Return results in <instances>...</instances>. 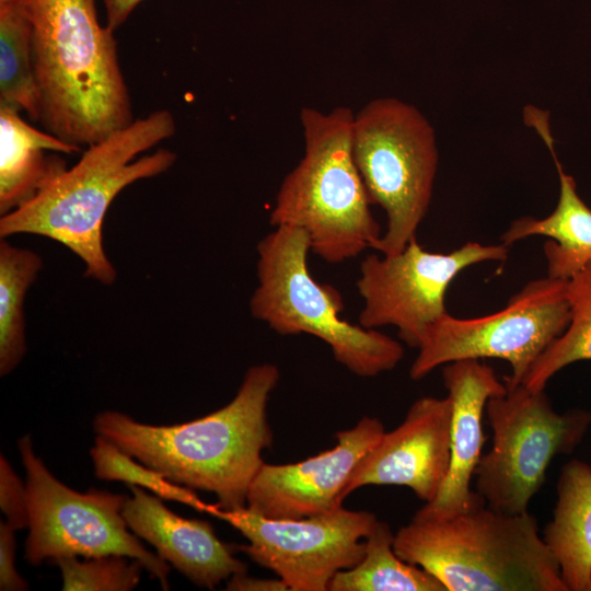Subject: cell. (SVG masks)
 <instances>
[{"mask_svg":"<svg viewBox=\"0 0 591 591\" xmlns=\"http://www.w3.org/2000/svg\"><path fill=\"white\" fill-rule=\"evenodd\" d=\"M279 378L277 366L255 364L233 399L204 417L155 426L104 410L93 429L173 483L213 494L219 508H245L250 485L265 463L262 453L273 443L267 406Z\"/></svg>","mask_w":591,"mask_h":591,"instance_id":"obj_1","label":"cell"},{"mask_svg":"<svg viewBox=\"0 0 591 591\" xmlns=\"http://www.w3.org/2000/svg\"><path fill=\"white\" fill-rule=\"evenodd\" d=\"M44 130L80 148L128 126L132 116L114 32L95 0H21Z\"/></svg>","mask_w":591,"mask_h":591,"instance_id":"obj_2","label":"cell"},{"mask_svg":"<svg viewBox=\"0 0 591 591\" xmlns=\"http://www.w3.org/2000/svg\"><path fill=\"white\" fill-rule=\"evenodd\" d=\"M175 130L172 113L158 109L86 147L72 167L33 199L1 216L0 237L33 234L51 239L84 263L86 277L112 285L116 270L103 246L106 212L125 187L160 175L175 163L176 153L165 148L137 158Z\"/></svg>","mask_w":591,"mask_h":591,"instance_id":"obj_3","label":"cell"},{"mask_svg":"<svg viewBox=\"0 0 591 591\" xmlns=\"http://www.w3.org/2000/svg\"><path fill=\"white\" fill-rule=\"evenodd\" d=\"M394 551L447 591H568L529 511L510 514L483 502L445 519H412Z\"/></svg>","mask_w":591,"mask_h":591,"instance_id":"obj_4","label":"cell"},{"mask_svg":"<svg viewBox=\"0 0 591 591\" xmlns=\"http://www.w3.org/2000/svg\"><path fill=\"white\" fill-rule=\"evenodd\" d=\"M355 113L303 107L304 154L285 177L270 211V224L302 230L310 250L329 264L375 248L381 227L352 154Z\"/></svg>","mask_w":591,"mask_h":591,"instance_id":"obj_5","label":"cell"},{"mask_svg":"<svg viewBox=\"0 0 591 591\" xmlns=\"http://www.w3.org/2000/svg\"><path fill=\"white\" fill-rule=\"evenodd\" d=\"M310 252L305 233L291 227H276L258 242L251 314L280 335L309 334L323 340L335 360L358 376L393 370L404 357L402 344L344 320L343 297L311 275Z\"/></svg>","mask_w":591,"mask_h":591,"instance_id":"obj_6","label":"cell"},{"mask_svg":"<svg viewBox=\"0 0 591 591\" xmlns=\"http://www.w3.org/2000/svg\"><path fill=\"white\" fill-rule=\"evenodd\" d=\"M352 154L371 202L386 213L374 250L397 254L429 210L439 164L434 129L414 105L375 99L354 116Z\"/></svg>","mask_w":591,"mask_h":591,"instance_id":"obj_7","label":"cell"},{"mask_svg":"<svg viewBox=\"0 0 591 591\" xmlns=\"http://www.w3.org/2000/svg\"><path fill=\"white\" fill-rule=\"evenodd\" d=\"M506 384L485 407L493 447L475 471V491L495 510L519 514L545 482L557 455L570 454L584 438L591 413L575 408L557 413L544 390Z\"/></svg>","mask_w":591,"mask_h":591,"instance_id":"obj_8","label":"cell"},{"mask_svg":"<svg viewBox=\"0 0 591 591\" xmlns=\"http://www.w3.org/2000/svg\"><path fill=\"white\" fill-rule=\"evenodd\" d=\"M18 447L26 472L30 531L24 557L30 564L121 555L139 560L163 590L169 589V564L144 547L124 519L126 496L95 488L77 491L51 474L28 434Z\"/></svg>","mask_w":591,"mask_h":591,"instance_id":"obj_9","label":"cell"},{"mask_svg":"<svg viewBox=\"0 0 591 591\" xmlns=\"http://www.w3.org/2000/svg\"><path fill=\"white\" fill-rule=\"evenodd\" d=\"M567 280L551 277L528 282L493 314L459 318L445 313L426 332L409 369L420 380L436 368L463 359H502L510 363L507 384H520L532 364L567 328Z\"/></svg>","mask_w":591,"mask_h":591,"instance_id":"obj_10","label":"cell"},{"mask_svg":"<svg viewBox=\"0 0 591 591\" xmlns=\"http://www.w3.org/2000/svg\"><path fill=\"white\" fill-rule=\"evenodd\" d=\"M207 513L236 529L248 544L237 546L257 565L286 582L291 591H326L340 570L364 555L366 537L379 521L369 511L341 506L297 520H273L246 508L224 510L210 505Z\"/></svg>","mask_w":591,"mask_h":591,"instance_id":"obj_11","label":"cell"},{"mask_svg":"<svg viewBox=\"0 0 591 591\" xmlns=\"http://www.w3.org/2000/svg\"><path fill=\"white\" fill-rule=\"evenodd\" d=\"M509 246L467 242L450 253L426 251L413 239L394 255H368L356 286L363 300L359 324L392 325L409 347L418 348L428 328L442 315L450 283L464 269L483 262H505Z\"/></svg>","mask_w":591,"mask_h":591,"instance_id":"obj_12","label":"cell"},{"mask_svg":"<svg viewBox=\"0 0 591 591\" xmlns=\"http://www.w3.org/2000/svg\"><path fill=\"white\" fill-rule=\"evenodd\" d=\"M384 432L380 419L364 416L336 433L333 449L297 463H264L250 485L245 508L266 519L297 520L341 506L351 473Z\"/></svg>","mask_w":591,"mask_h":591,"instance_id":"obj_13","label":"cell"},{"mask_svg":"<svg viewBox=\"0 0 591 591\" xmlns=\"http://www.w3.org/2000/svg\"><path fill=\"white\" fill-rule=\"evenodd\" d=\"M451 418L449 396L415 401L403 422L385 431L359 461L343 498L368 485H396L410 488L426 502L431 501L449 471Z\"/></svg>","mask_w":591,"mask_h":591,"instance_id":"obj_14","label":"cell"},{"mask_svg":"<svg viewBox=\"0 0 591 591\" xmlns=\"http://www.w3.org/2000/svg\"><path fill=\"white\" fill-rule=\"evenodd\" d=\"M442 379L452 404L450 465L444 483L414 519H445L483 502L471 483L486 440L483 415L487 401L506 392L505 382L479 359H463L443 364Z\"/></svg>","mask_w":591,"mask_h":591,"instance_id":"obj_15","label":"cell"},{"mask_svg":"<svg viewBox=\"0 0 591 591\" xmlns=\"http://www.w3.org/2000/svg\"><path fill=\"white\" fill-rule=\"evenodd\" d=\"M123 515L138 537L195 584L215 589L222 580L244 572L246 564L233 555V546L220 541L211 524L186 519L170 510L158 496L129 485Z\"/></svg>","mask_w":591,"mask_h":591,"instance_id":"obj_16","label":"cell"},{"mask_svg":"<svg viewBox=\"0 0 591 591\" xmlns=\"http://www.w3.org/2000/svg\"><path fill=\"white\" fill-rule=\"evenodd\" d=\"M524 121L536 130L552 154L559 178V196L554 211L545 218L530 216L513 220L500 240L507 246L529 236L553 240L544 246L547 276L568 280L591 262V209L577 192L575 178L566 174L556 155L549 113L535 106L523 111Z\"/></svg>","mask_w":591,"mask_h":591,"instance_id":"obj_17","label":"cell"},{"mask_svg":"<svg viewBox=\"0 0 591 591\" xmlns=\"http://www.w3.org/2000/svg\"><path fill=\"white\" fill-rule=\"evenodd\" d=\"M80 152L82 148L27 124L19 111L0 106V215L33 199L68 169L56 153Z\"/></svg>","mask_w":591,"mask_h":591,"instance_id":"obj_18","label":"cell"},{"mask_svg":"<svg viewBox=\"0 0 591 591\" xmlns=\"http://www.w3.org/2000/svg\"><path fill=\"white\" fill-rule=\"evenodd\" d=\"M557 501L543 534L568 591H591V466L573 459L560 470Z\"/></svg>","mask_w":591,"mask_h":591,"instance_id":"obj_19","label":"cell"},{"mask_svg":"<svg viewBox=\"0 0 591 591\" xmlns=\"http://www.w3.org/2000/svg\"><path fill=\"white\" fill-rule=\"evenodd\" d=\"M394 535L387 523L378 521L366 537L361 560L338 571L328 591H447L433 575L397 556Z\"/></svg>","mask_w":591,"mask_h":591,"instance_id":"obj_20","label":"cell"},{"mask_svg":"<svg viewBox=\"0 0 591 591\" xmlns=\"http://www.w3.org/2000/svg\"><path fill=\"white\" fill-rule=\"evenodd\" d=\"M0 106L39 120L32 58V26L21 0L0 2Z\"/></svg>","mask_w":591,"mask_h":591,"instance_id":"obj_21","label":"cell"},{"mask_svg":"<svg viewBox=\"0 0 591 591\" xmlns=\"http://www.w3.org/2000/svg\"><path fill=\"white\" fill-rule=\"evenodd\" d=\"M43 267L32 250L0 242V375L4 376L26 352L24 302Z\"/></svg>","mask_w":591,"mask_h":591,"instance_id":"obj_22","label":"cell"},{"mask_svg":"<svg viewBox=\"0 0 591 591\" xmlns=\"http://www.w3.org/2000/svg\"><path fill=\"white\" fill-rule=\"evenodd\" d=\"M570 321L532 364L522 384L531 391L545 390L547 382L565 367L591 360V262L567 280Z\"/></svg>","mask_w":591,"mask_h":591,"instance_id":"obj_23","label":"cell"},{"mask_svg":"<svg viewBox=\"0 0 591 591\" xmlns=\"http://www.w3.org/2000/svg\"><path fill=\"white\" fill-rule=\"evenodd\" d=\"M90 455L94 474L100 479L136 485L149 489L161 499L187 505L199 512H207L210 507L194 489L175 484L161 472L134 461L131 455L101 436H96Z\"/></svg>","mask_w":591,"mask_h":591,"instance_id":"obj_24","label":"cell"},{"mask_svg":"<svg viewBox=\"0 0 591 591\" xmlns=\"http://www.w3.org/2000/svg\"><path fill=\"white\" fill-rule=\"evenodd\" d=\"M61 571L63 591H129L140 581L143 565L121 555L84 558L62 557L54 561Z\"/></svg>","mask_w":591,"mask_h":591,"instance_id":"obj_25","label":"cell"},{"mask_svg":"<svg viewBox=\"0 0 591 591\" xmlns=\"http://www.w3.org/2000/svg\"><path fill=\"white\" fill-rule=\"evenodd\" d=\"M0 509L15 530L28 528L26 484L16 475L4 455L0 456Z\"/></svg>","mask_w":591,"mask_h":591,"instance_id":"obj_26","label":"cell"},{"mask_svg":"<svg viewBox=\"0 0 591 591\" xmlns=\"http://www.w3.org/2000/svg\"><path fill=\"white\" fill-rule=\"evenodd\" d=\"M15 531L8 522H0L1 591H24L28 589L27 581L18 572L15 567Z\"/></svg>","mask_w":591,"mask_h":591,"instance_id":"obj_27","label":"cell"},{"mask_svg":"<svg viewBox=\"0 0 591 591\" xmlns=\"http://www.w3.org/2000/svg\"><path fill=\"white\" fill-rule=\"evenodd\" d=\"M228 591H285L289 590L285 581L277 579L257 578L247 575V571L239 572L228 579Z\"/></svg>","mask_w":591,"mask_h":591,"instance_id":"obj_28","label":"cell"},{"mask_svg":"<svg viewBox=\"0 0 591 591\" xmlns=\"http://www.w3.org/2000/svg\"><path fill=\"white\" fill-rule=\"evenodd\" d=\"M141 1L143 0H102L106 14L105 25L115 32L127 21Z\"/></svg>","mask_w":591,"mask_h":591,"instance_id":"obj_29","label":"cell"},{"mask_svg":"<svg viewBox=\"0 0 591 591\" xmlns=\"http://www.w3.org/2000/svg\"><path fill=\"white\" fill-rule=\"evenodd\" d=\"M2 1H7V0H0V2H2Z\"/></svg>","mask_w":591,"mask_h":591,"instance_id":"obj_30","label":"cell"}]
</instances>
